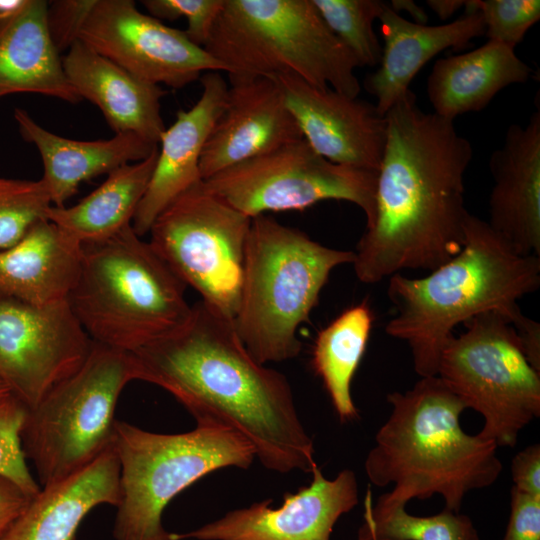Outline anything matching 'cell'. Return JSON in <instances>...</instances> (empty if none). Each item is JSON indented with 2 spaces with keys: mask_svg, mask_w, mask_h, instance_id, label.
<instances>
[{
  "mask_svg": "<svg viewBox=\"0 0 540 540\" xmlns=\"http://www.w3.org/2000/svg\"><path fill=\"white\" fill-rule=\"evenodd\" d=\"M130 354L135 380L169 392L196 422L240 433L265 468L311 473L317 466L286 376L259 363L233 320L202 301L181 326Z\"/></svg>",
  "mask_w": 540,
  "mask_h": 540,
  "instance_id": "obj_1",
  "label": "cell"
},
{
  "mask_svg": "<svg viewBox=\"0 0 540 540\" xmlns=\"http://www.w3.org/2000/svg\"><path fill=\"white\" fill-rule=\"evenodd\" d=\"M385 117L375 216L354 251L355 274L366 284L450 260L464 246L470 215L464 175L473 148L454 121L422 111L411 90Z\"/></svg>",
  "mask_w": 540,
  "mask_h": 540,
  "instance_id": "obj_2",
  "label": "cell"
},
{
  "mask_svg": "<svg viewBox=\"0 0 540 540\" xmlns=\"http://www.w3.org/2000/svg\"><path fill=\"white\" fill-rule=\"evenodd\" d=\"M539 287V256L515 253L487 221L470 214L457 255L421 278L389 277L395 310L385 332L408 344L420 377L436 376L457 325L489 311L514 325L525 316L517 301Z\"/></svg>",
  "mask_w": 540,
  "mask_h": 540,
  "instance_id": "obj_3",
  "label": "cell"
},
{
  "mask_svg": "<svg viewBox=\"0 0 540 540\" xmlns=\"http://www.w3.org/2000/svg\"><path fill=\"white\" fill-rule=\"evenodd\" d=\"M387 401L391 412L364 463L373 485H393L381 500L406 505L438 494L446 509L459 512L469 492L497 481L498 447L462 429L466 408L437 375L388 394Z\"/></svg>",
  "mask_w": 540,
  "mask_h": 540,
  "instance_id": "obj_4",
  "label": "cell"
},
{
  "mask_svg": "<svg viewBox=\"0 0 540 540\" xmlns=\"http://www.w3.org/2000/svg\"><path fill=\"white\" fill-rule=\"evenodd\" d=\"M354 251L322 245L268 215L251 219L235 330L261 364L297 357L298 328L308 322L331 272Z\"/></svg>",
  "mask_w": 540,
  "mask_h": 540,
  "instance_id": "obj_5",
  "label": "cell"
},
{
  "mask_svg": "<svg viewBox=\"0 0 540 540\" xmlns=\"http://www.w3.org/2000/svg\"><path fill=\"white\" fill-rule=\"evenodd\" d=\"M82 247L67 300L92 341L134 352L188 319L186 284L132 225Z\"/></svg>",
  "mask_w": 540,
  "mask_h": 540,
  "instance_id": "obj_6",
  "label": "cell"
},
{
  "mask_svg": "<svg viewBox=\"0 0 540 540\" xmlns=\"http://www.w3.org/2000/svg\"><path fill=\"white\" fill-rule=\"evenodd\" d=\"M204 49L228 74H292L352 98L360 93V64L311 0H225Z\"/></svg>",
  "mask_w": 540,
  "mask_h": 540,
  "instance_id": "obj_7",
  "label": "cell"
},
{
  "mask_svg": "<svg viewBox=\"0 0 540 540\" xmlns=\"http://www.w3.org/2000/svg\"><path fill=\"white\" fill-rule=\"evenodd\" d=\"M113 448L120 463L115 540H171L162 523L171 500L212 472L247 469L256 458L244 436L213 421L196 422L189 432L161 434L117 420Z\"/></svg>",
  "mask_w": 540,
  "mask_h": 540,
  "instance_id": "obj_8",
  "label": "cell"
},
{
  "mask_svg": "<svg viewBox=\"0 0 540 540\" xmlns=\"http://www.w3.org/2000/svg\"><path fill=\"white\" fill-rule=\"evenodd\" d=\"M132 380L130 352L93 341L81 367L27 409L21 444L41 487L79 472L113 448L117 401Z\"/></svg>",
  "mask_w": 540,
  "mask_h": 540,
  "instance_id": "obj_9",
  "label": "cell"
},
{
  "mask_svg": "<svg viewBox=\"0 0 540 540\" xmlns=\"http://www.w3.org/2000/svg\"><path fill=\"white\" fill-rule=\"evenodd\" d=\"M444 347L437 376L465 408L484 418L477 434L497 447H514L540 415V372L528 361L502 313L484 312L464 323Z\"/></svg>",
  "mask_w": 540,
  "mask_h": 540,
  "instance_id": "obj_10",
  "label": "cell"
},
{
  "mask_svg": "<svg viewBox=\"0 0 540 540\" xmlns=\"http://www.w3.org/2000/svg\"><path fill=\"white\" fill-rule=\"evenodd\" d=\"M251 219L201 180L157 216L149 243L204 304L233 320Z\"/></svg>",
  "mask_w": 540,
  "mask_h": 540,
  "instance_id": "obj_11",
  "label": "cell"
},
{
  "mask_svg": "<svg viewBox=\"0 0 540 540\" xmlns=\"http://www.w3.org/2000/svg\"><path fill=\"white\" fill-rule=\"evenodd\" d=\"M250 218L269 211L304 210L323 200L348 201L375 216L377 171L333 163L304 140L229 167L203 180Z\"/></svg>",
  "mask_w": 540,
  "mask_h": 540,
  "instance_id": "obj_12",
  "label": "cell"
},
{
  "mask_svg": "<svg viewBox=\"0 0 540 540\" xmlns=\"http://www.w3.org/2000/svg\"><path fill=\"white\" fill-rule=\"evenodd\" d=\"M92 342L68 300L0 298V381L27 409L81 367Z\"/></svg>",
  "mask_w": 540,
  "mask_h": 540,
  "instance_id": "obj_13",
  "label": "cell"
},
{
  "mask_svg": "<svg viewBox=\"0 0 540 540\" xmlns=\"http://www.w3.org/2000/svg\"><path fill=\"white\" fill-rule=\"evenodd\" d=\"M79 40L137 78L182 88L227 66L175 29L140 12L131 0H96Z\"/></svg>",
  "mask_w": 540,
  "mask_h": 540,
  "instance_id": "obj_14",
  "label": "cell"
},
{
  "mask_svg": "<svg viewBox=\"0 0 540 540\" xmlns=\"http://www.w3.org/2000/svg\"><path fill=\"white\" fill-rule=\"evenodd\" d=\"M312 481L296 493H286L280 507L272 500L227 512L221 518L185 533H171V540H330L339 518L358 504L355 473L344 469L333 479L319 466Z\"/></svg>",
  "mask_w": 540,
  "mask_h": 540,
  "instance_id": "obj_15",
  "label": "cell"
},
{
  "mask_svg": "<svg viewBox=\"0 0 540 540\" xmlns=\"http://www.w3.org/2000/svg\"><path fill=\"white\" fill-rule=\"evenodd\" d=\"M269 77L280 86L304 140L316 153L336 164L378 171L387 121L375 105L292 74Z\"/></svg>",
  "mask_w": 540,
  "mask_h": 540,
  "instance_id": "obj_16",
  "label": "cell"
},
{
  "mask_svg": "<svg viewBox=\"0 0 540 540\" xmlns=\"http://www.w3.org/2000/svg\"><path fill=\"white\" fill-rule=\"evenodd\" d=\"M225 107L200 159L202 180L304 139L273 77L228 74Z\"/></svg>",
  "mask_w": 540,
  "mask_h": 540,
  "instance_id": "obj_17",
  "label": "cell"
},
{
  "mask_svg": "<svg viewBox=\"0 0 540 540\" xmlns=\"http://www.w3.org/2000/svg\"><path fill=\"white\" fill-rule=\"evenodd\" d=\"M489 221L517 254L540 256V112L511 124L490 156Z\"/></svg>",
  "mask_w": 540,
  "mask_h": 540,
  "instance_id": "obj_18",
  "label": "cell"
},
{
  "mask_svg": "<svg viewBox=\"0 0 540 540\" xmlns=\"http://www.w3.org/2000/svg\"><path fill=\"white\" fill-rule=\"evenodd\" d=\"M200 80L198 101L187 111L179 110L161 135L155 168L131 224L140 237L174 199L202 180L201 155L225 107L228 84L219 72H206Z\"/></svg>",
  "mask_w": 540,
  "mask_h": 540,
  "instance_id": "obj_19",
  "label": "cell"
},
{
  "mask_svg": "<svg viewBox=\"0 0 540 540\" xmlns=\"http://www.w3.org/2000/svg\"><path fill=\"white\" fill-rule=\"evenodd\" d=\"M62 64L80 98L101 110L115 134L131 132L159 144L166 129L160 105L166 91L161 86L137 78L80 40Z\"/></svg>",
  "mask_w": 540,
  "mask_h": 540,
  "instance_id": "obj_20",
  "label": "cell"
},
{
  "mask_svg": "<svg viewBox=\"0 0 540 540\" xmlns=\"http://www.w3.org/2000/svg\"><path fill=\"white\" fill-rule=\"evenodd\" d=\"M384 41L379 68L367 75L364 86L384 115L408 91L420 69L443 50L461 49L485 35L480 12L465 13L450 23L428 26L411 22L390 9L388 2L379 16Z\"/></svg>",
  "mask_w": 540,
  "mask_h": 540,
  "instance_id": "obj_21",
  "label": "cell"
},
{
  "mask_svg": "<svg viewBox=\"0 0 540 540\" xmlns=\"http://www.w3.org/2000/svg\"><path fill=\"white\" fill-rule=\"evenodd\" d=\"M120 502V463L114 448L79 472L41 487L0 540H75L96 506Z\"/></svg>",
  "mask_w": 540,
  "mask_h": 540,
  "instance_id": "obj_22",
  "label": "cell"
},
{
  "mask_svg": "<svg viewBox=\"0 0 540 540\" xmlns=\"http://www.w3.org/2000/svg\"><path fill=\"white\" fill-rule=\"evenodd\" d=\"M83 247L47 218L0 250V298L43 306L68 299L80 273Z\"/></svg>",
  "mask_w": 540,
  "mask_h": 540,
  "instance_id": "obj_23",
  "label": "cell"
},
{
  "mask_svg": "<svg viewBox=\"0 0 540 540\" xmlns=\"http://www.w3.org/2000/svg\"><path fill=\"white\" fill-rule=\"evenodd\" d=\"M14 119L22 138L40 153L44 168L41 179L56 207H63L83 181L144 160L158 147L131 132L96 141L65 138L46 130L20 108L14 110Z\"/></svg>",
  "mask_w": 540,
  "mask_h": 540,
  "instance_id": "obj_24",
  "label": "cell"
},
{
  "mask_svg": "<svg viewBox=\"0 0 540 540\" xmlns=\"http://www.w3.org/2000/svg\"><path fill=\"white\" fill-rule=\"evenodd\" d=\"M48 2L26 0L15 13L0 16V98L37 93L77 103L60 53L47 27Z\"/></svg>",
  "mask_w": 540,
  "mask_h": 540,
  "instance_id": "obj_25",
  "label": "cell"
},
{
  "mask_svg": "<svg viewBox=\"0 0 540 540\" xmlns=\"http://www.w3.org/2000/svg\"><path fill=\"white\" fill-rule=\"evenodd\" d=\"M531 74L514 47L488 40L470 52L438 59L428 77L427 94L434 113L454 121L484 109L500 90L525 83Z\"/></svg>",
  "mask_w": 540,
  "mask_h": 540,
  "instance_id": "obj_26",
  "label": "cell"
},
{
  "mask_svg": "<svg viewBox=\"0 0 540 540\" xmlns=\"http://www.w3.org/2000/svg\"><path fill=\"white\" fill-rule=\"evenodd\" d=\"M158 147L144 160L119 167L71 207L50 206L46 218L82 246L108 240L132 224L146 192Z\"/></svg>",
  "mask_w": 540,
  "mask_h": 540,
  "instance_id": "obj_27",
  "label": "cell"
},
{
  "mask_svg": "<svg viewBox=\"0 0 540 540\" xmlns=\"http://www.w3.org/2000/svg\"><path fill=\"white\" fill-rule=\"evenodd\" d=\"M373 314L366 301L343 311L316 337L312 367L342 422L358 416L351 383L366 350Z\"/></svg>",
  "mask_w": 540,
  "mask_h": 540,
  "instance_id": "obj_28",
  "label": "cell"
},
{
  "mask_svg": "<svg viewBox=\"0 0 540 540\" xmlns=\"http://www.w3.org/2000/svg\"><path fill=\"white\" fill-rule=\"evenodd\" d=\"M405 506L380 498L373 506L368 490L358 540H480L467 515L445 508L435 515L415 516L409 514Z\"/></svg>",
  "mask_w": 540,
  "mask_h": 540,
  "instance_id": "obj_29",
  "label": "cell"
},
{
  "mask_svg": "<svg viewBox=\"0 0 540 540\" xmlns=\"http://www.w3.org/2000/svg\"><path fill=\"white\" fill-rule=\"evenodd\" d=\"M321 18L354 55L360 67L379 65L382 45L373 30L386 2L380 0H311Z\"/></svg>",
  "mask_w": 540,
  "mask_h": 540,
  "instance_id": "obj_30",
  "label": "cell"
},
{
  "mask_svg": "<svg viewBox=\"0 0 540 540\" xmlns=\"http://www.w3.org/2000/svg\"><path fill=\"white\" fill-rule=\"evenodd\" d=\"M52 205L42 179L0 177V250L18 242Z\"/></svg>",
  "mask_w": 540,
  "mask_h": 540,
  "instance_id": "obj_31",
  "label": "cell"
},
{
  "mask_svg": "<svg viewBox=\"0 0 540 540\" xmlns=\"http://www.w3.org/2000/svg\"><path fill=\"white\" fill-rule=\"evenodd\" d=\"M465 8V13H481L488 40L514 48L540 19L539 0H470Z\"/></svg>",
  "mask_w": 540,
  "mask_h": 540,
  "instance_id": "obj_32",
  "label": "cell"
},
{
  "mask_svg": "<svg viewBox=\"0 0 540 540\" xmlns=\"http://www.w3.org/2000/svg\"><path fill=\"white\" fill-rule=\"evenodd\" d=\"M27 408L11 394L0 398V475L34 497L41 489L31 474L21 444Z\"/></svg>",
  "mask_w": 540,
  "mask_h": 540,
  "instance_id": "obj_33",
  "label": "cell"
},
{
  "mask_svg": "<svg viewBox=\"0 0 540 540\" xmlns=\"http://www.w3.org/2000/svg\"><path fill=\"white\" fill-rule=\"evenodd\" d=\"M225 0H143L149 15L158 20H177L184 17L187 37L203 47L224 6Z\"/></svg>",
  "mask_w": 540,
  "mask_h": 540,
  "instance_id": "obj_34",
  "label": "cell"
},
{
  "mask_svg": "<svg viewBox=\"0 0 540 540\" xmlns=\"http://www.w3.org/2000/svg\"><path fill=\"white\" fill-rule=\"evenodd\" d=\"M96 0H56L48 4L47 27L58 50H68L79 40L81 29Z\"/></svg>",
  "mask_w": 540,
  "mask_h": 540,
  "instance_id": "obj_35",
  "label": "cell"
},
{
  "mask_svg": "<svg viewBox=\"0 0 540 540\" xmlns=\"http://www.w3.org/2000/svg\"><path fill=\"white\" fill-rule=\"evenodd\" d=\"M502 540H540V495L523 493L512 486L510 516Z\"/></svg>",
  "mask_w": 540,
  "mask_h": 540,
  "instance_id": "obj_36",
  "label": "cell"
},
{
  "mask_svg": "<svg viewBox=\"0 0 540 540\" xmlns=\"http://www.w3.org/2000/svg\"><path fill=\"white\" fill-rule=\"evenodd\" d=\"M513 487L517 490L540 495V445L533 444L518 452L511 462Z\"/></svg>",
  "mask_w": 540,
  "mask_h": 540,
  "instance_id": "obj_37",
  "label": "cell"
},
{
  "mask_svg": "<svg viewBox=\"0 0 540 540\" xmlns=\"http://www.w3.org/2000/svg\"><path fill=\"white\" fill-rule=\"evenodd\" d=\"M31 498L15 483L0 475V537Z\"/></svg>",
  "mask_w": 540,
  "mask_h": 540,
  "instance_id": "obj_38",
  "label": "cell"
},
{
  "mask_svg": "<svg viewBox=\"0 0 540 540\" xmlns=\"http://www.w3.org/2000/svg\"><path fill=\"white\" fill-rule=\"evenodd\" d=\"M388 5L398 14L401 11H406L415 20V23L425 25L428 20L425 11L412 0H391Z\"/></svg>",
  "mask_w": 540,
  "mask_h": 540,
  "instance_id": "obj_39",
  "label": "cell"
},
{
  "mask_svg": "<svg viewBox=\"0 0 540 540\" xmlns=\"http://www.w3.org/2000/svg\"><path fill=\"white\" fill-rule=\"evenodd\" d=\"M426 3L441 20H446L465 6L463 0H428Z\"/></svg>",
  "mask_w": 540,
  "mask_h": 540,
  "instance_id": "obj_40",
  "label": "cell"
},
{
  "mask_svg": "<svg viewBox=\"0 0 540 540\" xmlns=\"http://www.w3.org/2000/svg\"><path fill=\"white\" fill-rule=\"evenodd\" d=\"M26 0H0V16L10 15L18 11Z\"/></svg>",
  "mask_w": 540,
  "mask_h": 540,
  "instance_id": "obj_41",
  "label": "cell"
},
{
  "mask_svg": "<svg viewBox=\"0 0 540 540\" xmlns=\"http://www.w3.org/2000/svg\"><path fill=\"white\" fill-rule=\"evenodd\" d=\"M8 394H10L9 389L3 382L0 381V398Z\"/></svg>",
  "mask_w": 540,
  "mask_h": 540,
  "instance_id": "obj_42",
  "label": "cell"
}]
</instances>
